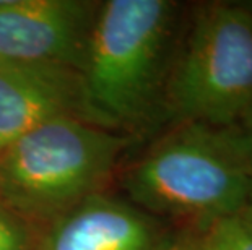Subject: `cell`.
<instances>
[{"label":"cell","instance_id":"1","mask_svg":"<svg viewBox=\"0 0 252 250\" xmlns=\"http://www.w3.org/2000/svg\"><path fill=\"white\" fill-rule=\"evenodd\" d=\"M124 189L143 210L210 224L248 208L252 161L233 125L187 122L128 169Z\"/></svg>","mask_w":252,"mask_h":250},{"label":"cell","instance_id":"2","mask_svg":"<svg viewBox=\"0 0 252 250\" xmlns=\"http://www.w3.org/2000/svg\"><path fill=\"white\" fill-rule=\"evenodd\" d=\"M174 3L108 0L98 5L80 83L85 115L104 129L140 125L161 86Z\"/></svg>","mask_w":252,"mask_h":250},{"label":"cell","instance_id":"3","mask_svg":"<svg viewBox=\"0 0 252 250\" xmlns=\"http://www.w3.org/2000/svg\"><path fill=\"white\" fill-rule=\"evenodd\" d=\"M127 138L78 115L26 132L0 151V205L31 224H52L101 194Z\"/></svg>","mask_w":252,"mask_h":250},{"label":"cell","instance_id":"4","mask_svg":"<svg viewBox=\"0 0 252 250\" xmlns=\"http://www.w3.org/2000/svg\"><path fill=\"white\" fill-rule=\"evenodd\" d=\"M181 124L231 127L252 104V12L236 3L198 10L186 49L164 86Z\"/></svg>","mask_w":252,"mask_h":250},{"label":"cell","instance_id":"5","mask_svg":"<svg viewBox=\"0 0 252 250\" xmlns=\"http://www.w3.org/2000/svg\"><path fill=\"white\" fill-rule=\"evenodd\" d=\"M96 5L80 0H0V62L80 72Z\"/></svg>","mask_w":252,"mask_h":250},{"label":"cell","instance_id":"6","mask_svg":"<svg viewBox=\"0 0 252 250\" xmlns=\"http://www.w3.org/2000/svg\"><path fill=\"white\" fill-rule=\"evenodd\" d=\"M62 115L87 119L78 70L0 62V151L34 127Z\"/></svg>","mask_w":252,"mask_h":250},{"label":"cell","instance_id":"7","mask_svg":"<svg viewBox=\"0 0 252 250\" xmlns=\"http://www.w3.org/2000/svg\"><path fill=\"white\" fill-rule=\"evenodd\" d=\"M155 231L132 205L91 195L51 224L41 250H152Z\"/></svg>","mask_w":252,"mask_h":250},{"label":"cell","instance_id":"8","mask_svg":"<svg viewBox=\"0 0 252 250\" xmlns=\"http://www.w3.org/2000/svg\"><path fill=\"white\" fill-rule=\"evenodd\" d=\"M200 250H252V222L243 213L208 224Z\"/></svg>","mask_w":252,"mask_h":250},{"label":"cell","instance_id":"9","mask_svg":"<svg viewBox=\"0 0 252 250\" xmlns=\"http://www.w3.org/2000/svg\"><path fill=\"white\" fill-rule=\"evenodd\" d=\"M0 250H41L34 224L0 205Z\"/></svg>","mask_w":252,"mask_h":250},{"label":"cell","instance_id":"10","mask_svg":"<svg viewBox=\"0 0 252 250\" xmlns=\"http://www.w3.org/2000/svg\"><path fill=\"white\" fill-rule=\"evenodd\" d=\"M234 130L238 132V137L243 143L246 153L249 154L252 161V104L248 108V111L239 117V120L233 125Z\"/></svg>","mask_w":252,"mask_h":250},{"label":"cell","instance_id":"11","mask_svg":"<svg viewBox=\"0 0 252 250\" xmlns=\"http://www.w3.org/2000/svg\"><path fill=\"white\" fill-rule=\"evenodd\" d=\"M173 250H200V244L197 242H187V244H182V246L174 247Z\"/></svg>","mask_w":252,"mask_h":250},{"label":"cell","instance_id":"12","mask_svg":"<svg viewBox=\"0 0 252 250\" xmlns=\"http://www.w3.org/2000/svg\"><path fill=\"white\" fill-rule=\"evenodd\" d=\"M243 215L248 218V220L252 222V198H251V201H249V205H248V208H246L244 211H243Z\"/></svg>","mask_w":252,"mask_h":250}]
</instances>
